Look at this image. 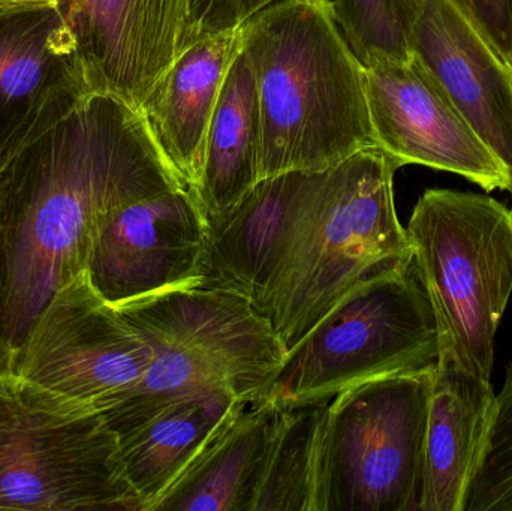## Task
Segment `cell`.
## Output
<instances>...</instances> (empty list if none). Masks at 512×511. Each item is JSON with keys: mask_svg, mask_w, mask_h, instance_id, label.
I'll use <instances>...</instances> for the list:
<instances>
[{"mask_svg": "<svg viewBox=\"0 0 512 511\" xmlns=\"http://www.w3.org/2000/svg\"><path fill=\"white\" fill-rule=\"evenodd\" d=\"M183 186L143 117L93 93L0 168V341L17 351L57 291L86 272L111 207Z\"/></svg>", "mask_w": 512, "mask_h": 511, "instance_id": "cell-1", "label": "cell"}, {"mask_svg": "<svg viewBox=\"0 0 512 511\" xmlns=\"http://www.w3.org/2000/svg\"><path fill=\"white\" fill-rule=\"evenodd\" d=\"M259 102V180L376 146L364 66L330 0H277L240 27Z\"/></svg>", "mask_w": 512, "mask_h": 511, "instance_id": "cell-2", "label": "cell"}, {"mask_svg": "<svg viewBox=\"0 0 512 511\" xmlns=\"http://www.w3.org/2000/svg\"><path fill=\"white\" fill-rule=\"evenodd\" d=\"M399 168L373 146L312 174L288 245L254 305L286 353L367 276L412 260L394 204Z\"/></svg>", "mask_w": 512, "mask_h": 511, "instance_id": "cell-3", "label": "cell"}, {"mask_svg": "<svg viewBox=\"0 0 512 511\" xmlns=\"http://www.w3.org/2000/svg\"><path fill=\"white\" fill-rule=\"evenodd\" d=\"M406 231L435 314L439 356L490 380L512 294V209L487 194L429 189Z\"/></svg>", "mask_w": 512, "mask_h": 511, "instance_id": "cell-4", "label": "cell"}, {"mask_svg": "<svg viewBox=\"0 0 512 511\" xmlns=\"http://www.w3.org/2000/svg\"><path fill=\"white\" fill-rule=\"evenodd\" d=\"M435 314L414 257L355 285L286 353L262 398L288 408L438 363Z\"/></svg>", "mask_w": 512, "mask_h": 511, "instance_id": "cell-5", "label": "cell"}, {"mask_svg": "<svg viewBox=\"0 0 512 511\" xmlns=\"http://www.w3.org/2000/svg\"><path fill=\"white\" fill-rule=\"evenodd\" d=\"M436 365L369 381L328 402L313 511H418Z\"/></svg>", "mask_w": 512, "mask_h": 511, "instance_id": "cell-6", "label": "cell"}, {"mask_svg": "<svg viewBox=\"0 0 512 511\" xmlns=\"http://www.w3.org/2000/svg\"><path fill=\"white\" fill-rule=\"evenodd\" d=\"M0 510L141 511L104 414L21 380L0 422Z\"/></svg>", "mask_w": 512, "mask_h": 511, "instance_id": "cell-7", "label": "cell"}, {"mask_svg": "<svg viewBox=\"0 0 512 511\" xmlns=\"http://www.w3.org/2000/svg\"><path fill=\"white\" fill-rule=\"evenodd\" d=\"M152 359L149 342L84 272L57 291L15 351L14 375L104 413L141 383Z\"/></svg>", "mask_w": 512, "mask_h": 511, "instance_id": "cell-8", "label": "cell"}, {"mask_svg": "<svg viewBox=\"0 0 512 511\" xmlns=\"http://www.w3.org/2000/svg\"><path fill=\"white\" fill-rule=\"evenodd\" d=\"M206 236V216L185 186L117 204L96 225L87 279L113 306L194 287Z\"/></svg>", "mask_w": 512, "mask_h": 511, "instance_id": "cell-9", "label": "cell"}, {"mask_svg": "<svg viewBox=\"0 0 512 511\" xmlns=\"http://www.w3.org/2000/svg\"><path fill=\"white\" fill-rule=\"evenodd\" d=\"M376 146L400 168L424 165L492 192L510 191V174L478 137L444 87L415 57L364 66Z\"/></svg>", "mask_w": 512, "mask_h": 511, "instance_id": "cell-10", "label": "cell"}, {"mask_svg": "<svg viewBox=\"0 0 512 511\" xmlns=\"http://www.w3.org/2000/svg\"><path fill=\"white\" fill-rule=\"evenodd\" d=\"M93 92L56 5H0V168Z\"/></svg>", "mask_w": 512, "mask_h": 511, "instance_id": "cell-11", "label": "cell"}, {"mask_svg": "<svg viewBox=\"0 0 512 511\" xmlns=\"http://www.w3.org/2000/svg\"><path fill=\"white\" fill-rule=\"evenodd\" d=\"M140 332L200 354L227 377L240 399L264 396L286 350L251 300L201 287L171 288L114 306Z\"/></svg>", "mask_w": 512, "mask_h": 511, "instance_id": "cell-12", "label": "cell"}, {"mask_svg": "<svg viewBox=\"0 0 512 511\" xmlns=\"http://www.w3.org/2000/svg\"><path fill=\"white\" fill-rule=\"evenodd\" d=\"M409 54L436 78L510 174L512 71L451 0H396Z\"/></svg>", "mask_w": 512, "mask_h": 511, "instance_id": "cell-13", "label": "cell"}, {"mask_svg": "<svg viewBox=\"0 0 512 511\" xmlns=\"http://www.w3.org/2000/svg\"><path fill=\"white\" fill-rule=\"evenodd\" d=\"M93 93L138 111L179 56L186 0H56Z\"/></svg>", "mask_w": 512, "mask_h": 511, "instance_id": "cell-14", "label": "cell"}, {"mask_svg": "<svg viewBox=\"0 0 512 511\" xmlns=\"http://www.w3.org/2000/svg\"><path fill=\"white\" fill-rule=\"evenodd\" d=\"M313 173L258 180L239 203L209 219L194 287L239 294L255 305L288 245Z\"/></svg>", "mask_w": 512, "mask_h": 511, "instance_id": "cell-15", "label": "cell"}, {"mask_svg": "<svg viewBox=\"0 0 512 511\" xmlns=\"http://www.w3.org/2000/svg\"><path fill=\"white\" fill-rule=\"evenodd\" d=\"M240 50V29L200 39L177 56L138 108L162 158L191 191L200 182L222 84Z\"/></svg>", "mask_w": 512, "mask_h": 511, "instance_id": "cell-16", "label": "cell"}, {"mask_svg": "<svg viewBox=\"0 0 512 511\" xmlns=\"http://www.w3.org/2000/svg\"><path fill=\"white\" fill-rule=\"evenodd\" d=\"M492 383L439 356L418 511H463L495 413Z\"/></svg>", "mask_w": 512, "mask_h": 511, "instance_id": "cell-17", "label": "cell"}, {"mask_svg": "<svg viewBox=\"0 0 512 511\" xmlns=\"http://www.w3.org/2000/svg\"><path fill=\"white\" fill-rule=\"evenodd\" d=\"M282 411L243 401L153 511H254Z\"/></svg>", "mask_w": 512, "mask_h": 511, "instance_id": "cell-18", "label": "cell"}, {"mask_svg": "<svg viewBox=\"0 0 512 511\" xmlns=\"http://www.w3.org/2000/svg\"><path fill=\"white\" fill-rule=\"evenodd\" d=\"M243 401L227 389L204 390L117 435L141 511L155 509Z\"/></svg>", "mask_w": 512, "mask_h": 511, "instance_id": "cell-19", "label": "cell"}, {"mask_svg": "<svg viewBox=\"0 0 512 511\" xmlns=\"http://www.w3.org/2000/svg\"><path fill=\"white\" fill-rule=\"evenodd\" d=\"M259 102L254 69L239 51L228 69L207 132L194 192L207 221L239 203L259 180Z\"/></svg>", "mask_w": 512, "mask_h": 511, "instance_id": "cell-20", "label": "cell"}, {"mask_svg": "<svg viewBox=\"0 0 512 511\" xmlns=\"http://www.w3.org/2000/svg\"><path fill=\"white\" fill-rule=\"evenodd\" d=\"M328 402L283 408L254 511H313L319 435Z\"/></svg>", "mask_w": 512, "mask_h": 511, "instance_id": "cell-21", "label": "cell"}, {"mask_svg": "<svg viewBox=\"0 0 512 511\" xmlns=\"http://www.w3.org/2000/svg\"><path fill=\"white\" fill-rule=\"evenodd\" d=\"M140 333L153 350L146 375L122 402L102 413L117 435L141 425L168 405L194 393L212 389L233 392L227 377L200 354L161 336Z\"/></svg>", "mask_w": 512, "mask_h": 511, "instance_id": "cell-22", "label": "cell"}, {"mask_svg": "<svg viewBox=\"0 0 512 511\" xmlns=\"http://www.w3.org/2000/svg\"><path fill=\"white\" fill-rule=\"evenodd\" d=\"M463 511H512V362Z\"/></svg>", "mask_w": 512, "mask_h": 511, "instance_id": "cell-23", "label": "cell"}, {"mask_svg": "<svg viewBox=\"0 0 512 511\" xmlns=\"http://www.w3.org/2000/svg\"><path fill=\"white\" fill-rule=\"evenodd\" d=\"M331 6L361 65L411 59L396 0H333Z\"/></svg>", "mask_w": 512, "mask_h": 511, "instance_id": "cell-24", "label": "cell"}, {"mask_svg": "<svg viewBox=\"0 0 512 511\" xmlns=\"http://www.w3.org/2000/svg\"><path fill=\"white\" fill-rule=\"evenodd\" d=\"M277 0H186L179 54L200 39L240 29L256 12Z\"/></svg>", "mask_w": 512, "mask_h": 511, "instance_id": "cell-25", "label": "cell"}, {"mask_svg": "<svg viewBox=\"0 0 512 511\" xmlns=\"http://www.w3.org/2000/svg\"><path fill=\"white\" fill-rule=\"evenodd\" d=\"M511 68L512 0H451Z\"/></svg>", "mask_w": 512, "mask_h": 511, "instance_id": "cell-26", "label": "cell"}, {"mask_svg": "<svg viewBox=\"0 0 512 511\" xmlns=\"http://www.w3.org/2000/svg\"><path fill=\"white\" fill-rule=\"evenodd\" d=\"M21 398V380L15 375L0 378V422L17 407Z\"/></svg>", "mask_w": 512, "mask_h": 511, "instance_id": "cell-27", "label": "cell"}, {"mask_svg": "<svg viewBox=\"0 0 512 511\" xmlns=\"http://www.w3.org/2000/svg\"><path fill=\"white\" fill-rule=\"evenodd\" d=\"M14 356L15 351L0 341V378L14 375Z\"/></svg>", "mask_w": 512, "mask_h": 511, "instance_id": "cell-28", "label": "cell"}, {"mask_svg": "<svg viewBox=\"0 0 512 511\" xmlns=\"http://www.w3.org/2000/svg\"><path fill=\"white\" fill-rule=\"evenodd\" d=\"M56 0H0V5H32V3H51Z\"/></svg>", "mask_w": 512, "mask_h": 511, "instance_id": "cell-29", "label": "cell"}, {"mask_svg": "<svg viewBox=\"0 0 512 511\" xmlns=\"http://www.w3.org/2000/svg\"><path fill=\"white\" fill-rule=\"evenodd\" d=\"M511 71H512V60H511Z\"/></svg>", "mask_w": 512, "mask_h": 511, "instance_id": "cell-30", "label": "cell"}]
</instances>
